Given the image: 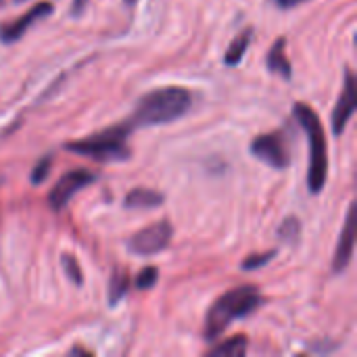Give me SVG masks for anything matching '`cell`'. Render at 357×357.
<instances>
[{
    "label": "cell",
    "instance_id": "24",
    "mask_svg": "<svg viewBox=\"0 0 357 357\" xmlns=\"http://www.w3.org/2000/svg\"><path fill=\"white\" fill-rule=\"evenodd\" d=\"M123 2H126V4H128V6H134V4H136V2H138V0H123Z\"/></svg>",
    "mask_w": 357,
    "mask_h": 357
},
{
    "label": "cell",
    "instance_id": "3",
    "mask_svg": "<svg viewBox=\"0 0 357 357\" xmlns=\"http://www.w3.org/2000/svg\"><path fill=\"white\" fill-rule=\"evenodd\" d=\"M132 126L130 121L126 123H117L113 128L100 130L96 134H90L82 140L75 142H67L65 151H71L75 155L88 157L92 161H100V163H117V161H128L130 159V146H128V138L132 134Z\"/></svg>",
    "mask_w": 357,
    "mask_h": 357
},
{
    "label": "cell",
    "instance_id": "4",
    "mask_svg": "<svg viewBox=\"0 0 357 357\" xmlns=\"http://www.w3.org/2000/svg\"><path fill=\"white\" fill-rule=\"evenodd\" d=\"M295 117L305 130L310 138V169H307V186L314 195L322 192L328 180V142L324 134V126L318 117V113L305 105H295Z\"/></svg>",
    "mask_w": 357,
    "mask_h": 357
},
{
    "label": "cell",
    "instance_id": "23",
    "mask_svg": "<svg viewBox=\"0 0 357 357\" xmlns=\"http://www.w3.org/2000/svg\"><path fill=\"white\" fill-rule=\"evenodd\" d=\"M69 354H71V356H77V354H82V356H92V351H88V349H82V347H73Z\"/></svg>",
    "mask_w": 357,
    "mask_h": 357
},
{
    "label": "cell",
    "instance_id": "13",
    "mask_svg": "<svg viewBox=\"0 0 357 357\" xmlns=\"http://www.w3.org/2000/svg\"><path fill=\"white\" fill-rule=\"evenodd\" d=\"M247 347H249V341L245 335H238V337H232L228 341H222L218 343L215 347H211L207 351L209 357H243L247 354Z\"/></svg>",
    "mask_w": 357,
    "mask_h": 357
},
{
    "label": "cell",
    "instance_id": "10",
    "mask_svg": "<svg viewBox=\"0 0 357 357\" xmlns=\"http://www.w3.org/2000/svg\"><path fill=\"white\" fill-rule=\"evenodd\" d=\"M354 215H356V207H354V203H351L349 209H347V220H345L341 238H339L337 249H335V257H333V272H335V274H341V272L349 266V261H351V257H354V234H356Z\"/></svg>",
    "mask_w": 357,
    "mask_h": 357
},
{
    "label": "cell",
    "instance_id": "22",
    "mask_svg": "<svg viewBox=\"0 0 357 357\" xmlns=\"http://www.w3.org/2000/svg\"><path fill=\"white\" fill-rule=\"evenodd\" d=\"M86 2H88V0H73V15H79V13L84 10Z\"/></svg>",
    "mask_w": 357,
    "mask_h": 357
},
{
    "label": "cell",
    "instance_id": "11",
    "mask_svg": "<svg viewBox=\"0 0 357 357\" xmlns=\"http://www.w3.org/2000/svg\"><path fill=\"white\" fill-rule=\"evenodd\" d=\"M284 46H287V40L278 38L276 44L270 48V52H268V69L272 73L284 77V79H291L293 77V65H291V61L284 54Z\"/></svg>",
    "mask_w": 357,
    "mask_h": 357
},
{
    "label": "cell",
    "instance_id": "8",
    "mask_svg": "<svg viewBox=\"0 0 357 357\" xmlns=\"http://www.w3.org/2000/svg\"><path fill=\"white\" fill-rule=\"evenodd\" d=\"M52 13V4L50 2H40L36 6H31L25 15L13 19V21H4L0 23V42L4 44H13L17 42L33 23H38L40 19L48 17Z\"/></svg>",
    "mask_w": 357,
    "mask_h": 357
},
{
    "label": "cell",
    "instance_id": "21",
    "mask_svg": "<svg viewBox=\"0 0 357 357\" xmlns=\"http://www.w3.org/2000/svg\"><path fill=\"white\" fill-rule=\"evenodd\" d=\"M301 2H305V0H274V4L280 6V8H293V6H297Z\"/></svg>",
    "mask_w": 357,
    "mask_h": 357
},
{
    "label": "cell",
    "instance_id": "5",
    "mask_svg": "<svg viewBox=\"0 0 357 357\" xmlns=\"http://www.w3.org/2000/svg\"><path fill=\"white\" fill-rule=\"evenodd\" d=\"M251 155L274 169H287L291 165V151L284 134L270 132L259 134L251 142Z\"/></svg>",
    "mask_w": 357,
    "mask_h": 357
},
{
    "label": "cell",
    "instance_id": "7",
    "mask_svg": "<svg viewBox=\"0 0 357 357\" xmlns=\"http://www.w3.org/2000/svg\"><path fill=\"white\" fill-rule=\"evenodd\" d=\"M96 180V174L88 172V169H73V172H67L65 176L59 178V182L52 186L50 195H48V205L54 209V211H61L69 199L73 195H77L84 186L92 184Z\"/></svg>",
    "mask_w": 357,
    "mask_h": 357
},
{
    "label": "cell",
    "instance_id": "17",
    "mask_svg": "<svg viewBox=\"0 0 357 357\" xmlns=\"http://www.w3.org/2000/svg\"><path fill=\"white\" fill-rule=\"evenodd\" d=\"M299 232H301V222L293 215V218H287L284 220V224L280 226V230H278V234H280V238L282 241H287V243H291V241H297L299 238Z\"/></svg>",
    "mask_w": 357,
    "mask_h": 357
},
{
    "label": "cell",
    "instance_id": "14",
    "mask_svg": "<svg viewBox=\"0 0 357 357\" xmlns=\"http://www.w3.org/2000/svg\"><path fill=\"white\" fill-rule=\"evenodd\" d=\"M251 36H253V29L247 27L245 31H241V33L230 42V46H228V50H226V54H224V63H226L228 67H234V65H238V63L243 61V56H245V52H247V48H249V44H251Z\"/></svg>",
    "mask_w": 357,
    "mask_h": 357
},
{
    "label": "cell",
    "instance_id": "9",
    "mask_svg": "<svg viewBox=\"0 0 357 357\" xmlns=\"http://www.w3.org/2000/svg\"><path fill=\"white\" fill-rule=\"evenodd\" d=\"M354 113H356V77H354L351 69H345V86H343V92H341V96L335 105V111H333L335 136H341L345 132V126Z\"/></svg>",
    "mask_w": 357,
    "mask_h": 357
},
{
    "label": "cell",
    "instance_id": "25",
    "mask_svg": "<svg viewBox=\"0 0 357 357\" xmlns=\"http://www.w3.org/2000/svg\"><path fill=\"white\" fill-rule=\"evenodd\" d=\"M17 2H23V0H17Z\"/></svg>",
    "mask_w": 357,
    "mask_h": 357
},
{
    "label": "cell",
    "instance_id": "19",
    "mask_svg": "<svg viewBox=\"0 0 357 357\" xmlns=\"http://www.w3.org/2000/svg\"><path fill=\"white\" fill-rule=\"evenodd\" d=\"M50 165H52V159L50 157H42L38 163H36V167L31 169V184H42L44 180H46V176H48V172H50Z\"/></svg>",
    "mask_w": 357,
    "mask_h": 357
},
{
    "label": "cell",
    "instance_id": "6",
    "mask_svg": "<svg viewBox=\"0 0 357 357\" xmlns=\"http://www.w3.org/2000/svg\"><path fill=\"white\" fill-rule=\"evenodd\" d=\"M172 234H174V228L167 220H161L140 232H136L130 241H128V249L134 253V255H155V253H161L163 249L169 247L172 243Z\"/></svg>",
    "mask_w": 357,
    "mask_h": 357
},
{
    "label": "cell",
    "instance_id": "1",
    "mask_svg": "<svg viewBox=\"0 0 357 357\" xmlns=\"http://www.w3.org/2000/svg\"><path fill=\"white\" fill-rule=\"evenodd\" d=\"M190 107H192V94L188 88L163 86V88H155L149 94H144L138 100V105L128 121L132 128L163 126V123L184 117L190 111Z\"/></svg>",
    "mask_w": 357,
    "mask_h": 357
},
{
    "label": "cell",
    "instance_id": "15",
    "mask_svg": "<svg viewBox=\"0 0 357 357\" xmlns=\"http://www.w3.org/2000/svg\"><path fill=\"white\" fill-rule=\"evenodd\" d=\"M128 289H130V276L126 270H115L111 274V282H109V305L115 307L126 295H128Z\"/></svg>",
    "mask_w": 357,
    "mask_h": 357
},
{
    "label": "cell",
    "instance_id": "20",
    "mask_svg": "<svg viewBox=\"0 0 357 357\" xmlns=\"http://www.w3.org/2000/svg\"><path fill=\"white\" fill-rule=\"evenodd\" d=\"M272 257H276V251H266V253L249 255V257L243 261V270H257V268L266 266L268 261H272Z\"/></svg>",
    "mask_w": 357,
    "mask_h": 357
},
{
    "label": "cell",
    "instance_id": "12",
    "mask_svg": "<svg viewBox=\"0 0 357 357\" xmlns=\"http://www.w3.org/2000/svg\"><path fill=\"white\" fill-rule=\"evenodd\" d=\"M161 203H163V195L151 188H134L123 199V205L128 209H155Z\"/></svg>",
    "mask_w": 357,
    "mask_h": 357
},
{
    "label": "cell",
    "instance_id": "2",
    "mask_svg": "<svg viewBox=\"0 0 357 357\" xmlns=\"http://www.w3.org/2000/svg\"><path fill=\"white\" fill-rule=\"evenodd\" d=\"M261 303H264V297H261L259 289L253 284L236 287V289L224 293L222 297H218L213 301V305L209 307V312L205 316V339L215 341L220 335H224V331L234 320L253 314Z\"/></svg>",
    "mask_w": 357,
    "mask_h": 357
},
{
    "label": "cell",
    "instance_id": "18",
    "mask_svg": "<svg viewBox=\"0 0 357 357\" xmlns=\"http://www.w3.org/2000/svg\"><path fill=\"white\" fill-rule=\"evenodd\" d=\"M157 280H159V270L153 268V266H149V268L140 270V274H138V278H136V287H138L140 291H151V289L157 284Z\"/></svg>",
    "mask_w": 357,
    "mask_h": 357
},
{
    "label": "cell",
    "instance_id": "26",
    "mask_svg": "<svg viewBox=\"0 0 357 357\" xmlns=\"http://www.w3.org/2000/svg\"><path fill=\"white\" fill-rule=\"evenodd\" d=\"M0 2H2V0H0Z\"/></svg>",
    "mask_w": 357,
    "mask_h": 357
},
{
    "label": "cell",
    "instance_id": "16",
    "mask_svg": "<svg viewBox=\"0 0 357 357\" xmlns=\"http://www.w3.org/2000/svg\"><path fill=\"white\" fill-rule=\"evenodd\" d=\"M61 264H63V268H65V272H67V278L73 282V284H82L84 282V272H82V268H79V264H77V259L73 257V255H69V253H65L63 255V259H61Z\"/></svg>",
    "mask_w": 357,
    "mask_h": 357
}]
</instances>
